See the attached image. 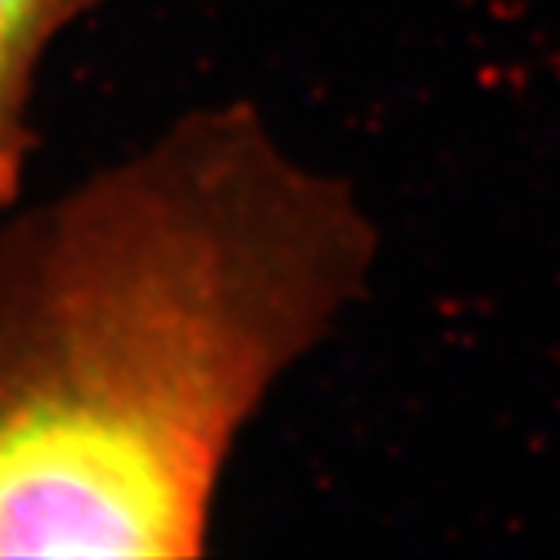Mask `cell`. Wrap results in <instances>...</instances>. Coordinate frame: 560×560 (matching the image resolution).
Listing matches in <instances>:
<instances>
[{"mask_svg":"<svg viewBox=\"0 0 560 560\" xmlns=\"http://www.w3.org/2000/svg\"><path fill=\"white\" fill-rule=\"evenodd\" d=\"M362 192L250 102L0 226V557H203L240 439L372 291Z\"/></svg>","mask_w":560,"mask_h":560,"instance_id":"6da1fadb","label":"cell"},{"mask_svg":"<svg viewBox=\"0 0 560 560\" xmlns=\"http://www.w3.org/2000/svg\"><path fill=\"white\" fill-rule=\"evenodd\" d=\"M118 0H0V213L21 203L37 145L34 89L58 37Z\"/></svg>","mask_w":560,"mask_h":560,"instance_id":"7a4b0ae2","label":"cell"}]
</instances>
